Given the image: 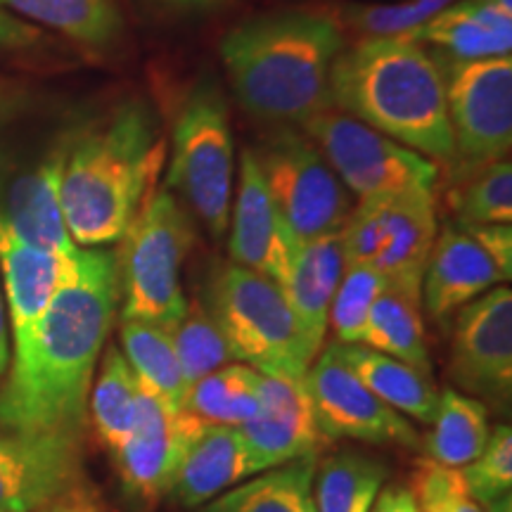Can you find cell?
<instances>
[{"mask_svg": "<svg viewBox=\"0 0 512 512\" xmlns=\"http://www.w3.org/2000/svg\"><path fill=\"white\" fill-rule=\"evenodd\" d=\"M121 304L117 252L76 247L27 347L0 389V430L81 437L95 363Z\"/></svg>", "mask_w": 512, "mask_h": 512, "instance_id": "cell-1", "label": "cell"}, {"mask_svg": "<svg viewBox=\"0 0 512 512\" xmlns=\"http://www.w3.org/2000/svg\"><path fill=\"white\" fill-rule=\"evenodd\" d=\"M166 140L145 102H124L64 150L60 202L76 247H107L124 238L159 190Z\"/></svg>", "mask_w": 512, "mask_h": 512, "instance_id": "cell-2", "label": "cell"}, {"mask_svg": "<svg viewBox=\"0 0 512 512\" xmlns=\"http://www.w3.org/2000/svg\"><path fill=\"white\" fill-rule=\"evenodd\" d=\"M342 50L344 34L335 17L278 10L230 29L221 41V60L252 117L304 124L332 110L330 76Z\"/></svg>", "mask_w": 512, "mask_h": 512, "instance_id": "cell-3", "label": "cell"}, {"mask_svg": "<svg viewBox=\"0 0 512 512\" xmlns=\"http://www.w3.org/2000/svg\"><path fill=\"white\" fill-rule=\"evenodd\" d=\"M330 102L434 164L456 162L439 60L406 36H373L344 48L330 76Z\"/></svg>", "mask_w": 512, "mask_h": 512, "instance_id": "cell-4", "label": "cell"}, {"mask_svg": "<svg viewBox=\"0 0 512 512\" xmlns=\"http://www.w3.org/2000/svg\"><path fill=\"white\" fill-rule=\"evenodd\" d=\"M235 143L226 95L214 79L192 86L171 140L166 190L202 221L211 238L228 230L233 209Z\"/></svg>", "mask_w": 512, "mask_h": 512, "instance_id": "cell-5", "label": "cell"}, {"mask_svg": "<svg viewBox=\"0 0 512 512\" xmlns=\"http://www.w3.org/2000/svg\"><path fill=\"white\" fill-rule=\"evenodd\" d=\"M117 252L121 318L174 330L188 311L181 268L195 242V219L162 188L128 226Z\"/></svg>", "mask_w": 512, "mask_h": 512, "instance_id": "cell-6", "label": "cell"}, {"mask_svg": "<svg viewBox=\"0 0 512 512\" xmlns=\"http://www.w3.org/2000/svg\"><path fill=\"white\" fill-rule=\"evenodd\" d=\"M207 309L238 363H247L259 373L304 377L318 354L283 287L249 268L223 266L211 283Z\"/></svg>", "mask_w": 512, "mask_h": 512, "instance_id": "cell-7", "label": "cell"}, {"mask_svg": "<svg viewBox=\"0 0 512 512\" xmlns=\"http://www.w3.org/2000/svg\"><path fill=\"white\" fill-rule=\"evenodd\" d=\"M254 155L273 207L297 245L347 226L354 211L349 190L306 133L283 126Z\"/></svg>", "mask_w": 512, "mask_h": 512, "instance_id": "cell-8", "label": "cell"}, {"mask_svg": "<svg viewBox=\"0 0 512 512\" xmlns=\"http://www.w3.org/2000/svg\"><path fill=\"white\" fill-rule=\"evenodd\" d=\"M302 126L344 188L354 192L358 200L434 190L437 185L439 169L432 159L349 114L325 110L306 119Z\"/></svg>", "mask_w": 512, "mask_h": 512, "instance_id": "cell-9", "label": "cell"}, {"mask_svg": "<svg viewBox=\"0 0 512 512\" xmlns=\"http://www.w3.org/2000/svg\"><path fill=\"white\" fill-rule=\"evenodd\" d=\"M456 159L470 169L505 159L512 145V60H441Z\"/></svg>", "mask_w": 512, "mask_h": 512, "instance_id": "cell-10", "label": "cell"}, {"mask_svg": "<svg viewBox=\"0 0 512 512\" xmlns=\"http://www.w3.org/2000/svg\"><path fill=\"white\" fill-rule=\"evenodd\" d=\"M304 382L318 430L325 439H356L375 446H420V434L411 422L358 380L337 354L335 344L311 363Z\"/></svg>", "mask_w": 512, "mask_h": 512, "instance_id": "cell-11", "label": "cell"}, {"mask_svg": "<svg viewBox=\"0 0 512 512\" xmlns=\"http://www.w3.org/2000/svg\"><path fill=\"white\" fill-rule=\"evenodd\" d=\"M202 430V420L188 411H174L162 396L138 382L131 434L114 453L126 489L147 503L166 496L185 448Z\"/></svg>", "mask_w": 512, "mask_h": 512, "instance_id": "cell-12", "label": "cell"}, {"mask_svg": "<svg viewBox=\"0 0 512 512\" xmlns=\"http://www.w3.org/2000/svg\"><path fill=\"white\" fill-rule=\"evenodd\" d=\"M451 373L467 392L503 401L512 389V292L496 285L458 309Z\"/></svg>", "mask_w": 512, "mask_h": 512, "instance_id": "cell-13", "label": "cell"}, {"mask_svg": "<svg viewBox=\"0 0 512 512\" xmlns=\"http://www.w3.org/2000/svg\"><path fill=\"white\" fill-rule=\"evenodd\" d=\"M81 479V437L0 430V512H38Z\"/></svg>", "mask_w": 512, "mask_h": 512, "instance_id": "cell-14", "label": "cell"}, {"mask_svg": "<svg viewBox=\"0 0 512 512\" xmlns=\"http://www.w3.org/2000/svg\"><path fill=\"white\" fill-rule=\"evenodd\" d=\"M64 150L55 147L34 162H0V226L34 247L74 254L60 202Z\"/></svg>", "mask_w": 512, "mask_h": 512, "instance_id": "cell-15", "label": "cell"}, {"mask_svg": "<svg viewBox=\"0 0 512 512\" xmlns=\"http://www.w3.org/2000/svg\"><path fill=\"white\" fill-rule=\"evenodd\" d=\"M238 430L261 470L318 456L328 441L318 430L304 377L285 373H259V411Z\"/></svg>", "mask_w": 512, "mask_h": 512, "instance_id": "cell-16", "label": "cell"}, {"mask_svg": "<svg viewBox=\"0 0 512 512\" xmlns=\"http://www.w3.org/2000/svg\"><path fill=\"white\" fill-rule=\"evenodd\" d=\"M437 240L434 190L382 197L380 247L373 266L389 290L422 304V278Z\"/></svg>", "mask_w": 512, "mask_h": 512, "instance_id": "cell-17", "label": "cell"}, {"mask_svg": "<svg viewBox=\"0 0 512 512\" xmlns=\"http://www.w3.org/2000/svg\"><path fill=\"white\" fill-rule=\"evenodd\" d=\"M228 249L233 264L266 275L275 285L285 283L287 268L297 249V242L287 233L283 219L273 207L254 150L242 152L240 188L233 207Z\"/></svg>", "mask_w": 512, "mask_h": 512, "instance_id": "cell-18", "label": "cell"}, {"mask_svg": "<svg viewBox=\"0 0 512 512\" xmlns=\"http://www.w3.org/2000/svg\"><path fill=\"white\" fill-rule=\"evenodd\" d=\"M508 280L467 226L451 223L432 245L422 278V304L432 318L441 320Z\"/></svg>", "mask_w": 512, "mask_h": 512, "instance_id": "cell-19", "label": "cell"}, {"mask_svg": "<svg viewBox=\"0 0 512 512\" xmlns=\"http://www.w3.org/2000/svg\"><path fill=\"white\" fill-rule=\"evenodd\" d=\"M72 254H57L19 240L0 226V275L15 351L27 347L38 320L60 290Z\"/></svg>", "mask_w": 512, "mask_h": 512, "instance_id": "cell-20", "label": "cell"}, {"mask_svg": "<svg viewBox=\"0 0 512 512\" xmlns=\"http://www.w3.org/2000/svg\"><path fill=\"white\" fill-rule=\"evenodd\" d=\"M259 472L264 470L249 453L238 427L204 425L185 448L166 496L195 510Z\"/></svg>", "mask_w": 512, "mask_h": 512, "instance_id": "cell-21", "label": "cell"}, {"mask_svg": "<svg viewBox=\"0 0 512 512\" xmlns=\"http://www.w3.org/2000/svg\"><path fill=\"white\" fill-rule=\"evenodd\" d=\"M406 38L432 46L444 60L510 55L512 0H456Z\"/></svg>", "mask_w": 512, "mask_h": 512, "instance_id": "cell-22", "label": "cell"}, {"mask_svg": "<svg viewBox=\"0 0 512 512\" xmlns=\"http://www.w3.org/2000/svg\"><path fill=\"white\" fill-rule=\"evenodd\" d=\"M344 273L342 230L297 245L283 287L311 347L320 349L330 328V304Z\"/></svg>", "mask_w": 512, "mask_h": 512, "instance_id": "cell-23", "label": "cell"}, {"mask_svg": "<svg viewBox=\"0 0 512 512\" xmlns=\"http://www.w3.org/2000/svg\"><path fill=\"white\" fill-rule=\"evenodd\" d=\"M342 361L354 370L377 399L401 415H411L420 422H432L439 406V389L430 375H422L406 363L384 356L366 344H335Z\"/></svg>", "mask_w": 512, "mask_h": 512, "instance_id": "cell-24", "label": "cell"}, {"mask_svg": "<svg viewBox=\"0 0 512 512\" xmlns=\"http://www.w3.org/2000/svg\"><path fill=\"white\" fill-rule=\"evenodd\" d=\"M316 467L318 456L290 460L235 484L192 512H316Z\"/></svg>", "mask_w": 512, "mask_h": 512, "instance_id": "cell-25", "label": "cell"}, {"mask_svg": "<svg viewBox=\"0 0 512 512\" xmlns=\"http://www.w3.org/2000/svg\"><path fill=\"white\" fill-rule=\"evenodd\" d=\"M0 8L88 48H107L124 31L117 0H0Z\"/></svg>", "mask_w": 512, "mask_h": 512, "instance_id": "cell-26", "label": "cell"}, {"mask_svg": "<svg viewBox=\"0 0 512 512\" xmlns=\"http://www.w3.org/2000/svg\"><path fill=\"white\" fill-rule=\"evenodd\" d=\"M121 354L136 373L138 382L152 389L174 411H183L188 399V384L181 373L171 330L138 318H121Z\"/></svg>", "mask_w": 512, "mask_h": 512, "instance_id": "cell-27", "label": "cell"}, {"mask_svg": "<svg viewBox=\"0 0 512 512\" xmlns=\"http://www.w3.org/2000/svg\"><path fill=\"white\" fill-rule=\"evenodd\" d=\"M425 437V458L446 467H465L479 458L489 441V415L482 401L446 389L439 392L437 415Z\"/></svg>", "mask_w": 512, "mask_h": 512, "instance_id": "cell-28", "label": "cell"}, {"mask_svg": "<svg viewBox=\"0 0 512 512\" xmlns=\"http://www.w3.org/2000/svg\"><path fill=\"white\" fill-rule=\"evenodd\" d=\"M387 475L382 460L358 451L328 456L318 463L313 477L316 512H370Z\"/></svg>", "mask_w": 512, "mask_h": 512, "instance_id": "cell-29", "label": "cell"}, {"mask_svg": "<svg viewBox=\"0 0 512 512\" xmlns=\"http://www.w3.org/2000/svg\"><path fill=\"white\" fill-rule=\"evenodd\" d=\"M204 425L240 427L259 411V370L230 363L190 387L185 408Z\"/></svg>", "mask_w": 512, "mask_h": 512, "instance_id": "cell-30", "label": "cell"}, {"mask_svg": "<svg viewBox=\"0 0 512 512\" xmlns=\"http://www.w3.org/2000/svg\"><path fill=\"white\" fill-rule=\"evenodd\" d=\"M363 344L420 370L422 375H430L432 363L427 354L420 304L389 290V287L377 297L373 311H370Z\"/></svg>", "mask_w": 512, "mask_h": 512, "instance_id": "cell-31", "label": "cell"}, {"mask_svg": "<svg viewBox=\"0 0 512 512\" xmlns=\"http://www.w3.org/2000/svg\"><path fill=\"white\" fill-rule=\"evenodd\" d=\"M88 406L98 437L114 456L131 434L138 406V377L117 347L107 349Z\"/></svg>", "mask_w": 512, "mask_h": 512, "instance_id": "cell-32", "label": "cell"}, {"mask_svg": "<svg viewBox=\"0 0 512 512\" xmlns=\"http://www.w3.org/2000/svg\"><path fill=\"white\" fill-rule=\"evenodd\" d=\"M171 339H174V349L188 389L207 375L238 361L207 304L188 302V311L181 323L171 330Z\"/></svg>", "mask_w": 512, "mask_h": 512, "instance_id": "cell-33", "label": "cell"}, {"mask_svg": "<svg viewBox=\"0 0 512 512\" xmlns=\"http://www.w3.org/2000/svg\"><path fill=\"white\" fill-rule=\"evenodd\" d=\"M458 223L486 226L512 221V166L508 159L477 166L470 181L451 195Z\"/></svg>", "mask_w": 512, "mask_h": 512, "instance_id": "cell-34", "label": "cell"}, {"mask_svg": "<svg viewBox=\"0 0 512 512\" xmlns=\"http://www.w3.org/2000/svg\"><path fill=\"white\" fill-rule=\"evenodd\" d=\"M387 283L373 266H344L335 297L330 304V323L337 344H363L370 311Z\"/></svg>", "mask_w": 512, "mask_h": 512, "instance_id": "cell-35", "label": "cell"}, {"mask_svg": "<svg viewBox=\"0 0 512 512\" xmlns=\"http://www.w3.org/2000/svg\"><path fill=\"white\" fill-rule=\"evenodd\" d=\"M467 489L486 512H510L512 501V430L496 425L484 451L470 465L460 467Z\"/></svg>", "mask_w": 512, "mask_h": 512, "instance_id": "cell-36", "label": "cell"}, {"mask_svg": "<svg viewBox=\"0 0 512 512\" xmlns=\"http://www.w3.org/2000/svg\"><path fill=\"white\" fill-rule=\"evenodd\" d=\"M411 494L420 512H486L467 489L460 467H446L430 458L415 463Z\"/></svg>", "mask_w": 512, "mask_h": 512, "instance_id": "cell-37", "label": "cell"}, {"mask_svg": "<svg viewBox=\"0 0 512 512\" xmlns=\"http://www.w3.org/2000/svg\"><path fill=\"white\" fill-rule=\"evenodd\" d=\"M456 0H399L392 5H356L347 10V19L354 27L373 36H408Z\"/></svg>", "mask_w": 512, "mask_h": 512, "instance_id": "cell-38", "label": "cell"}, {"mask_svg": "<svg viewBox=\"0 0 512 512\" xmlns=\"http://www.w3.org/2000/svg\"><path fill=\"white\" fill-rule=\"evenodd\" d=\"M467 226V223H463ZM475 238L486 247V252L496 259L501 271L512 275V228L510 223H486V226H467Z\"/></svg>", "mask_w": 512, "mask_h": 512, "instance_id": "cell-39", "label": "cell"}, {"mask_svg": "<svg viewBox=\"0 0 512 512\" xmlns=\"http://www.w3.org/2000/svg\"><path fill=\"white\" fill-rule=\"evenodd\" d=\"M41 29L0 8V50H24L41 43Z\"/></svg>", "mask_w": 512, "mask_h": 512, "instance_id": "cell-40", "label": "cell"}, {"mask_svg": "<svg viewBox=\"0 0 512 512\" xmlns=\"http://www.w3.org/2000/svg\"><path fill=\"white\" fill-rule=\"evenodd\" d=\"M38 512H105L102 510L100 496L95 494V489L86 484V479H81L79 484H74L72 489L64 491L62 496H57L55 501H50L46 508Z\"/></svg>", "mask_w": 512, "mask_h": 512, "instance_id": "cell-41", "label": "cell"}, {"mask_svg": "<svg viewBox=\"0 0 512 512\" xmlns=\"http://www.w3.org/2000/svg\"><path fill=\"white\" fill-rule=\"evenodd\" d=\"M370 512H420V510L411 494V489H406V486H387V489H384L382 486V491L377 494Z\"/></svg>", "mask_w": 512, "mask_h": 512, "instance_id": "cell-42", "label": "cell"}, {"mask_svg": "<svg viewBox=\"0 0 512 512\" xmlns=\"http://www.w3.org/2000/svg\"><path fill=\"white\" fill-rule=\"evenodd\" d=\"M10 368V332H8V309H5L3 287H0V380L8 375Z\"/></svg>", "mask_w": 512, "mask_h": 512, "instance_id": "cell-43", "label": "cell"}, {"mask_svg": "<svg viewBox=\"0 0 512 512\" xmlns=\"http://www.w3.org/2000/svg\"><path fill=\"white\" fill-rule=\"evenodd\" d=\"M155 3L162 5V8L178 10V12H202V10L219 8V5L226 3V0H155Z\"/></svg>", "mask_w": 512, "mask_h": 512, "instance_id": "cell-44", "label": "cell"}]
</instances>
